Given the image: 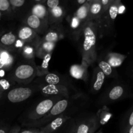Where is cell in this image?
<instances>
[{"instance_id":"6da1fadb","label":"cell","mask_w":133,"mask_h":133,"mask_svg":"<svg viewBox=\"0 0 133 133\" xmlns=\"http://www.w3.org/2000/svg\"><path fill=\"white\" fill-rule=\"evenodd\" d=\"M97 35L98 28L95 23L90 21L86 22L83 25L79 38L82 40L80 51L82 64L87 66L92 64L97 59L96 52Z\"/></svg>"},{"instance_id":"7a4b0ae2","label":"cell","mask_w":133,"mask_h":133,"mask_svg":"<svg viewBox=\"0 0 133 133\" xmlns=\"http://www.w3.org/2000/svg\"><path fill=\"white\" fill-rule=\"evenodd\" d=\"M37 65L34 60L26 61L18 65L14 72L17 82L22 84L31 83L37 77Z\"/></svg>"},{"instance_id":"3957f363","label":"cell","mask_w":133,"mask_h":133,"mask_svg":"<svg viewBox=\"0 0 133 133\" xmlns=\"http://www.w3.org/2000/svg\"><path fill=\"white\" fill-rule=\"evenodd\" d=\"M59 99H61L57 97H48L39 102L28 114V119L32 121L31 123H33L43 118L48 114L54 104Z\"/></svg>"},{"instance_id":"277c9868","label":"cell","mask_w":133,"mask_h":133,"mask_svg":"<svg viewBox=\"0 0 133 133\" xmlns=\"http://www.w3.org/2000/svg\"><path fill=\"white\" fill-rule=\"evenodd\" d=\"M39 88L40 89V93L48 97H57L59 99H61L62 97L70 98V88L65 86L40 84Z\"/></svg>"},{"instance_id":"5b68a950","label":"cell","mask_w":133,"mask_h":133,"mask_svg":"<svg viewBox=\"0 0 133 133\" xmlns=\"http://www.w3.org/2000/svg\"><path fill=\"white\" fill-rule=\"evenodd\" d=\"M33 94V90L30 87H18L9 91L7 98L11 103H17L27 100Z\"/></svg>"},{"instance_id":"8992f818","label":"cell","mask_w":133,"mask_h":133,"mask_svg":"<svg viewBox=\"0 0 133 133\" xmlns=\"http://www.w3.org/2000/svg\"><path fill=\"white\" fill-rule=\"evenodd\" d=\"M40 79V84H56V85H61L72 88L71 83L70 80L63 75L55 73H48L46 75L38 78Z\"/></svg>"},{"instance_id":"52a82bcc","label":"cell","mask_w":133,"mask_h":133,"mask_svg":"<svg viewBox=\"0 0 133 133\" xmlns=\"http://www.w3.org/2000/svg\"><path fill=\"white\" fill-rule=\"evenodd\" d=\"M105 77L104 73L98 66L93 69L91 81V93L95 94L100 90L104 83Z\"/></svg>"},{"instance_id":"ba28073f","label":"cell","mask_w":133,"mask_h":133,"mask_svg":"<svg viewBox=\"0 0 133 133\" xmlns=\"http://www.w3.org/2000/svg\"><path fill=\"white\" fill-rule=\"evenodd\" d=\"M18 38L23 43H31L40 40L37 33L28 26H22L18 32Z\"/></svg>"},{"instance_id":"9c48e42d","label":"cell","mask_w":133,"mask_h":133,"mask_svg":"<svg viewBox=\"0 0 133 133\" xmlns=\"http://www.w3.org/2000/svg\"><path fill=\"white\" fill-rule=\"evenodd\" d=\"M69 117L64 114L59 116L48 124L39 127V133H53L59 129Z\"/></svg>"},{"instance_id":"30bf717a","label":"cell","mask_w":133,"mask_h":133,"mask_svg":"<svg viewBox=\"0 0 133 133\" xmlns=\"http://www.w3.org/2000/svg\"><path fill=\"white\" fill-rule=\"evenodd\" d=\"M98 127L96 117L86 119L77 126L75 133H93Z\"/></svg>"},{"instance_id":"8fae6325","label":"cell","mask_w":133,"mask_h":133,"mask_svg":"<svg viewBox=\"0 0 133 133\" xmlns=\"http://www.w3.org/2000/svg\"><path fill=\"white\" fill-rule=\"evenodd\" d=\"M56 43L44 42L40 39L37 45L36 57L43 59L47 55L52 54L56 47Z\"/></svg>"},{"instance_id":"7c38bea8","label":"cell","mask_w":133,"mask_h":133,"mask_svg":"<svg viewBox=\"0 0 133 133\" xmlns=\"http://www.w3.org/2000/svg\"><path fill=\"white\" fill-rule=\"evenodd\" d=\"M70 75L76 79H80L86 81L88 78L87 66L83 64H74L70 68Z\"/></svg>"},{"instance_id":"4fadbf2b","label":"cell","mask_w":133,"mask_h":133,"mask_svg":"<svg viewBox=\"0 0 133 133\" xmlns=\"http://www.w3.org/2000/svg\"><path fill=\"white\" fill-rule=\"evenodd\" d=\"M125 94V90L123 86L117 84L112 87L106 94V102H113L120 99Z\"/></svg>"},{"instance_id":"5bb4252c","label":"cell","mask_w":133,"mask_h":133,"mask_svg":"<svg viewBox=\"0 0 133 133\" xmlns=\"http://www.w3.org/2000/svg\"><path fill=\"white\" fill-rule=\"evenodd\" d=\"M39 41L31 43H26L22 48L21 49L22 55L26 61H33L35 57H36L37 45Z\"/></svg>"},{"instance_id":"9a60e30c","label":"cell","mask_w":133,"mask_h":133,"mask_svg":"<svg viewBox=\"0 0 133 133\" xmlns=\"http://www.w3.org/2000/svg\"><path fill=\"white\" fill-rule=\"evenodd\" d=\"M26 23V25L34 30L37 33L42 34L46 31L43 28V26H42L43 23L41 22V19L33 14H31L27 17Z\"/></svg>"},{"instance_id":"2e32d148","label":"cell","mask_w":133,"mask_h":133,"mask_svg":"<svg viewBox=\"0 0 133 133\" xmlns=\"http://www.w3.org/2000/svg\"><path fill=\"white\" fill-rule=\"evenodd\" d=\"M63 36V34L60 29L52 28L51 29L48 30L44 36L40 39L43 41L56 44L60 39L62 38Z\"/></svg>"},{"instance_id":"e0dca14e","label":"cell","mask_w":133,"mask_h":133,"mask_svg":"<svg viewBox=\"0 0 133 133\" xmlns=\"http://www.w3.org/2000/svg\"><path fill=\"white\" fill-rule=\"evenodd\" d=\"M125 58V56L123 55L110 52V53L107 54L106 57H105V59L104 60L112 68H115L119 67V66H121Z\"/></svg>"},{"instance_id":"ac0fdd59","label":"cell","mask_w":133,"mask_h":133,"mask_svg":"<svg viewBox=\"0 0 133 133\" xmlns=\"http://www.w3.org/2000/svg\"><path fill=\"white\" fill-rule=\"evenodd\" d=\"M98 67L102 70L105 76L110 78H115L117 77V74L115 68H112L105 60L99 59L97 62Z\"/></svg>"},{"instance_id":"d6986e66","label":"cell","mask_w":133,"mask_h":133,"mask_svg":"<svg viewBox=\"0 0 133 133\" xmlns=\"http://www.w3.org/2000/svg\"><path fill=\"white\" fill-rule=\"evenodd\" d=\"M52 54L47 55L43 58V62L40 66H37V77H43L49 73L48 71V64L50 61Z\"/></svg>"},{"instance_id":"ffe728a7","label":"cell","mask_w":133,"mask_h":133,"mask_svg":"<svg viewBox=\"0 0 133 133\" xmlns=\"http://www.w3.org/2000/svg\"><path fill=\"white\" fill-rule=\"evenodd\" d=\"M32 14L37 16L41 20H44L47 16L46 9L44 5L40 4L35 5L32 9Z\"/></svg>"},{"instance_id":"44dd1931","label":"cell","mask_w":133,"mask_h":133,"mask_svg":"<svg viewBox=\"0 0 133 133\" xmlns=\"http://www.w3.org/2000/svg\"><path fill=\"white\" fill-rule=\"evenodd\" d=\"M0 41L5 45H13L16 43L17 38L16 35L10 32L3 35Z\"/></svg>"},{"instance_id":"7402d4cb","label":"cell","mask_w":133,"mask_h":133,"mask_svg":"<svg viewBox=\"0 0 133 133\" xmlns=\"http://www.w3.org/2000/svg\"><path fill=\"white\" fill-rule=\"evenodd\" d=\"M88 7L86 5H83V6H80L77 10L76 13V16L80 20L81 22L83 23V21L86 20L87 19V16H88Z\"/></svg>"},{"instance_id":"603a6c76","label":"cell","mask_w":133,"mask_h":133,"mask_svg":"<svg viewBox=\"0 0 133 133\" xmlns=\"http://www.w3.org/2000/svg\"><path fill=\"white\" fill-rule=\"evenodd\" d=\"M0 58L3 60L5 63V67H9L13 63L14 58L12 55H10L7 51H3L0 53Z\"/></svg>"},{"instance_id":"cb8c5ba5","label":"cell","mask_w":133,"mask_h":133,"mask_svg":"<svg viewBox=\"0 0 133 133\" xmlns=\"http://www.w3.org/2000/svg\"><path fill=\"white\" fill-rule=\"evenodd\" d=\"M51 10V15H52V18H53V23L56 22L57 19H59L62 18V16L63 14V9L61 6H57L56 7L53 8V9H50Z\"/></svg>"},{"instance_id":"d4e9b609","label":"cell","mask_w":133,"mask_h":133,"mask_svg":"<svg viewBox=\"0 0 133 133\" xmlns=\"http://www.w3.org/2000/svg\"><path fill=\"white\" fill-rule=\"evenodd\" d=\"M101 5L99 3H95L90 6L89 13L92 16H98L101 11Z\"/></svg>"},{"instance_id":"484cf974","label":"cell","mask_w":133,"mask_h":133,"mask_svg":"<svg viewBox=\"0 0 133 133\" xmlns=\"http://www.w3.org/2000/svg\"><path fill=\"white\" fill-rule=\"evenodd\" d=\"M119 12V8L116 5H113L110 6L109 9V15L112 21H114L115 19L117 17Z\"/></svg>"},{"instance_id":"4316f807","label":"cell","mask_w":133,"mask_h":133,"mask_svg":"<svg viewBox=\"0 0 133 133\" xmlns=\"http://www.w3.org/2000/svg\"><path fill=\"white\" fill-rule=\"evenodd\" d=\"M133 125V109L130 110V113L128 115L127 118H126V124H125V129L124 131H125L126 129H127L128 128H129L130 127Z\"/></svg>"},{"instance_id":"83f0119b","label":"cell","mask_w":133,"mask_h":133,"mask_svg":"<svg viewBox=\"0 0 133 133\" xmlns=\"http://www.w3.org/2000/svg\"><path fill=\"white\" fill-rule=\"evenodd\" d=\"M10 6V3L8 0H0V10L5 11L8 10Z\"/></svg>"},{"instance_id":"f1b7e54d","label":"cell","mask_w":133,"mask_h":133,"mask_svg":"<svg viewBox=\"0 0 133 133\" xmlns=\"http://www.w3.org/2000/svg\"><path fill=\"white\" fill-rule=\"evenodd\" d=\"M59 0H47V6L50 9L59 6Z\"/></svg>"},{"instance_id":"f546056e","label":"cell","mask_w":133,"mask_h":133,"mask_svg":"<svg viewBox=\"0 0 133 133\" xmlns=\"http://www.w3.org/2000/svg\"><path fill=\"white\" fill-rule=\"evenodd\" d=\"M9 1L13 6L20 7L24 4L25 0H9Z\"/></svg>"},{"instance_id":"4dcf8cb0","label":"cell","mask_w":133,"mask_h":133,"mask_svg":"<svg viewBox=\"0 0 133 133\" xmlns=\"http://www.w3.org/2000/svg\"><path fill=\"white\" fill-rule=\"evenodd\" d=\"M39 128L31 127L30 129H23L20 132V133H39Z\"/></svg>"},{"instance_id":"1f68e13d","label":"cell","mask_w":133,"mask_h":133,"mask_svg":"<svg viewBox=\"0 0 133 133\" xmlns=\"http://www.w3.org/2000/svg\"><path fill=\"white\" fill-rule=\"evenodd\" d=\"M0 85L3 90H7L10 88V83L6 79H1L0 80Z\"/></svg>"},{"instance_id":"d6a6232c","label":"cell","mask_w":133,"mask_h":133,"mask_svg":"<svg viewBox=\"0 0 133 133\" xmlns=\"http://www.w3.org/2000/svg\"><path fill=\"white\" fill-rule=\"evenodd\" d=\"M20 128L19 127H16L12 130L10 133H20Z\"/></svg>"},{"instance_id":"836d02e7","label":"cell","mask_w":133,"mask_h":133,"mask_svg":"<svg viewBox=\"0 0 133 133\" xmlns=\"http://www.w3.org/2000/svg\"><path fill=\"white\" fill-rule=\"evenodd\" d=\"M124 133H133V125L124 131Z\"/></svg>"},{"instance_id":"e575fe53","label":"cell","mask_w":133,"mask_h":133,"mask_svg":"<svg viewBox=\"0 0 133 133\" xmlns=\"http://www.w3.org/2000/svg\"><path fill=\"white\" fill-rule=\"evenodd\" d=\"M3 67H5V63L1 58H0V69Z\"/></svg>"},{"instance_id":"d590c367","label":"cell","mask_w":133,"mask_h":133,"mask_svg":"<svg viewBox=\"0 0 133 133\" xmlns=\"http://www.w3.org/2000/svg\"><path fill=\"white\" fill-rule=\"evenodd\" d=\"M102 1V4L104 6L107 5L108 4V2H109V0H101Z\"/></svg>"},{"instance_id":"8d00e7d4","label":"cell","mask_w":133,"mask_h":133,"mask_svg":"<svg viewBox=\"0 0 133 133\" xmlns=\"http://www.w3.org/2000/svg\"><path fill=\"white\" fill-rule=\"evenodd\" d=\"M86 0H77V1H78V3L79 4H81V5H82V4L84 3L85 2H86Z\"/></svg>"},{"instance_id":"74e56055","label":"cell","mask_w":133,"mask_h":133,"mask_svg":"<svg viewBox=\"0 0 133 133\" xmlns=\"http://www.w3.org/2000/svg\"><path fill=\"white\" fill-rule=\"evenodd\" d=\"M0 133H7V132L4 129H0Z\"/></svg>"},{"instance_id":"f35d334b","label":"cell","mask_w":133,"mask_h":133,"mask_svg":"<svg viewBox=\"0 0 133 133\" xmlns=\"http://www.w3.org/2000/svg\"><path fill=\"white\" fill-rule=\"evenodd\" d=\"M4 74H5V72H4L3 70H1V71H0V76L3 77L4 75Z\"/></svg>"},{"instance_id":"ab89813d","label":"cell","mask_w":133,"mask_h":133,"mask_svg":"<svg viewBox=\"0 0 133 133\" xmlns=\"http://www.w3.org/2000/svg\"><path fill=\"white\" fill-rule=\"evenodd\" d=\"M35 1H40V0H35Z\"/></svg>"},{"instance_id":"60d3db41","label":"cell","mask_w":133,"mask_h":133,"mask_svg":"<svg viewBox=\"0 0 133 133\" xmlns=\"http://www.w3.org/2000/svg\"><path fill=\"white\" fill-rule=\"evenodd\" d=\"M87 1H91V0H87Z\"/></svg>"},{"instance_id":"b9f144b4","label":"cell","mask_w":133,"mask_h":133,"mask_svg":"<svg viewBox=\"0 0 133 133\" xmlns=\"http://www.w3.org/2000/svg\"><path fill=\"white\" fill-rule=\"evenodd\" d=\"M0 53H1V51H0Z\"/></svg>"}]
</instances>
